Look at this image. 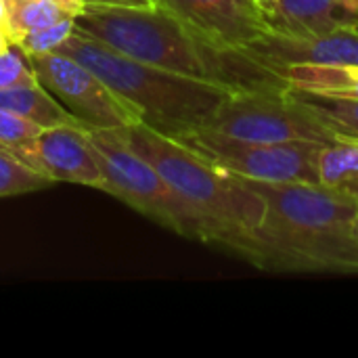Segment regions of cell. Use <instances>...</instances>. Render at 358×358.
Returning a JSON list of instances; mask_svg holds the SVG:
<instances>
[{
  "label": "cell",
  "instance_id": "cell-2",
  "mask_svg": "<svg viewBox=\"0 0 358 358\" xmlns=\"http://www.w3.org/2000/svg\"><path fill=\"white\" fill-rule=\"evenodd\" d=\"M245 182L266 206L245 262L271 273L358 275L357 197L319 182Z\"/></svg>",
  "mask_w": 358,
  "mask_h": 358
},
{
  "label": "cell",
  "instance_id": "cell-14",
  "mask_svg": "<svg viewBox=\"0 0 358 358\" xmlns=\"http://www.w3.org/2000/svg\"><path fill=\"white\" fill-rule=\"evenodd\" d=\"M279 73L298 92L358 99V65H287Z\"/></svg>",
  "mask_w": 358,
  "mask_h": 358
},
{
  "label": "cell",
  "instance_id": "cell-20",
  "mask_svg": "<svg viewBox=\"0 0 358 358\" xmlns=\"http://www.w3.org/2000/svg\"><path fill=\"white\" fill-rule=\"evenodd\" d=\"M42 130L44 126L31 120H25L13 111L0 109V147L10 151L13 155L29 147L40 136Z\"/></svg>",
  "mask_w": 358,
  "mask_h": 358
},
{
  "label": "cell",
  "instance_id": "cell-16",
  "mask_svg": "<svg viewBox=\"0 0 358 358\" xmlns=\"http://www.w3.org/2000/svg\"><path fill=\"white\" fill-rule=\"evenodd\" d=\"M319 185L358 199V143L336 141L319 153Z\"/></svg>",
  "mask_w": 358,
  "mask_h": 358
},
{
  "label": "cell",
  "instance_id": "cell-6",
  "mask_svg": "<svg viewBox=\"0 0 358 358\" xmlns=\"http://www.w3.org/2000/svg\"><path fill=\"white\" fill-rule=\"evenodd\" d=\"M201 130L237 141L336 143L319 115L292 88L231 92Z\"/></svg>",
  "mask_w": 358,
  "mask_h": 358
},
{
  "label": "cell",
  "instance_id": "cell-15",
  "mask_svg": "<svg viewBox=\"0 0 358 358\" xmlns=\"http://www.w3.org/2000/svg\"><path fill=\"white\" fill-rule=\"evenodd\" d=\"M86 10L84 0H21L8 2L6 31L10 42L31 29L48 27L61 21H78Z\"/></svg>",
  "mask_w": 358,
  "mask_h": 358
},
{
  "label": "cell",
  "instance_id": "cell-22",
  "mask_svg": "<svg viewBox=\"0 0 358 358\" xmlns=\"http://www.w3.org/2000/svg\"><path fill=\"white\" fill-rule=\"evenodd\" d=\"M86 6H145L153 0H84Z\"/></svg>",
  "mask_w": 358,
  "mask_h": 358
},
{
  "label": "cell",
  "instance_id": "cell-8",
  "mask_svg": "<svg viewBox=\"0 0 358 358\" xmlns=\"http://www.w3.org/2000/svg\"><path fill=\"white\" fill-rule=\"evenodd\" d=\"M38 80L84 128H124L141 115L90 67L63 52L27 57Z\"/></svg>",
  "mask_w": 358,
  "mask_h": 358
},
{
  "label": "cell",
  "instance_id": "cell-23",
  "mask_svg": "<svg viewBox=\"0 0 358 358\" xmlns=\"http://www.w3.org/2000/svg\"><path fill=\"white\" fill-rule=\"evenodd\" d=\"M336 4L346 17L358 21V0H336Z\"/></svg>",
  "mask_w": 358,
  "mask_h": 358
},
{
  "label": "cell",
  "instance_id": "cell-24",
  "mask_svg": "<svg viewBox=\"0 0 358 358\" xmlns=\"http://www.w3.org/2000/svg\"><path fill=\"white\" fill-rule=\"evenodd\" d=\"M254 2L266 15V19H271L277 13V6H279V0H254Z\"/></svg>",
  "mask_w": 358,
  "mask_h": 358
},
{
  "label": "cell",
  "instance_id": "cell-12",
  "mask_svg": "<svg viewBox=\"0 0 358 358\" xmlns=\"http://www.w3.org/2000/svg\"><path fill=\"white\" fill-rule=\"evenodd\" d=\"M336 0H279L277 13L268 19L275 31L296 38H313L329 34L357 21L338 15Z\"/></svg>",
  "mask_w": 358,
  "mask_h": 358
},
{
  "label": "cell",
  "instance_id": "cell-26",
  "mask_svg": "<svg viewBox=\"0 0 358 358\" xmlns=\"http://www.w3.org/2000/svg\"><path fill=\"white\" fill-rule=\"evenodd\" d=\"M13 42H10V36H8V31L4 29V27H0V50H4L6 46H10Z\"/></svg>",
  "mask_w": 358,
  "mask_h": 358
},
{
  "label": "cell",
  "instance_id": "cell-29",
  "mask_svg": "<svg viewBox=\"0 0 358 358\" xmlns=\"http://www.w3.org/2000/svg\"><path fill=\"white\" fill-rule=\"evenodd\" d=\"M357 25H358V21H357Z\"/></svg>",
  "mask_w": 358,
  "mask_h": 358
},
{
  "label": "cell",
  "instance_id": "cell-18",
  "mask_svg": "<svg viewBox=\"0 0 358 358\" xmlns=\"http://www.w3.org/2000/svg\"><path fill=\"white\" fill-rule=\"evenodd\" d=\"M50 185H55L50 178L42 176L25 162H21L17 155L0 147V197L25 195L42 191Z\"/></svg>",
  "mask_w": 358,
  "mask_h": 358
},
{
  "label": "cell",
  "instance_id": "cell-19",
  "mask_svg": "<svg viewBox=\"0 0 358 358\" xmlns=\"http://www.w3.org/2000/svg\"><path fill=\"white\" fill-rule=\"evenodd\" d=\"M73 29H76V21H61L48 27L31 29L19 36L15 40V46H19L25 57H40V55L57 52L61 44L71 36Z\"/></svg>",
  "mask_w": 358,
  "mask_h": 358
},
{
  "label": "cell",
  "instance_id": "cell-11",
  "mask_svg": "<svg viewBox=\"0 0 358 358\" xmlns=\"http://www.w3.org/2000/svg\"><path fill=\"white\" fill-rule=\"evenodd\" d=\"M245 50L277 73L287 65H358V25H344L313 38L285 36L273 29Z\"/></svg>",
  "mask_w": 358,
  "mask_h": 358
},
{
  "label": "cell",
  "instance_id": "cell-9",
  "mask_svg": "<svg viewBox=\"0 0 358 358\" xmlns=\"http://www.w3.org/2000/svg\"><path fill=\"white\" fill-rule=\"evenodd\" d=\"M29 168L52 182H73L105 193V176L88 130L80 124L50 126L19 153Z\"/></svg>",
  "mask_w": 358,
  "mask_h": 358
},
{
  "label": "cell",
  "instance_id": "cell-17",
  "mask_svg": "<svg viewBox=\"0 0 358 358\" xmlns=\"http://www.w3.org/2000/svg\"><path fill=\"white\" fill-rule=\"evenodd\" d=\"M298 94L319 115V120L336 136V141L358 143V99L310 94V92H298Z\"/></svg>",
  "mask_w": 358,
  "mask_h": 358
},
{
  "label": "cell",
  "instance_id": "cell-5",
  "mask_svg": "<svg viewBox=\"0 0 358 358\" xmlns=\"http://www.w3.org/2000/svg\"><path fill=\"white\" fill-rule=\"evenodd\" d=\"M86 130L99 155L105 176V193L117 197L138 214L180 237L208 243L199 218L187 208L155 166L130 145L126 126Z\"/></svg>",
  "mask_w": 358,
  "mask_h": 358
},
{
  "label": "cell",
  "instance_id": "cell-27",
  "mask_svg": "<svg viewBox=\"0 0 358 358\" xmlns=\"http://www.w3.org/2000/svg\"><path fill=\"white\" fill-rule=\"evenodd\" d=\"M8 2H21V0H8Z\"/></svg>",
  "mask_w": 358,
  "mask_h": 358
},
{
  "label": "cell",
  "instance_id": "cell-21",
  "mask_svg": "<svg viewBox=\"0 0 358 358\" xmlns=\"http://www.w3.org/2000/svg\"><path fill=\"white\" fill-rule=\"evenodd\" d=\"M36 71L23 50L15 44L0 50V90L36 80Z\"/></svg>",
  "mask_w": 358,
  "mask_h": 358
},
{
  "label": "cell",
  "instance_id": "cell-10",
  "mask_svg": "<svg viewBox=\"0 0 358 358\" xmlns=\"http://www.w3.org/2000/svg\"><path fill=\"white\" fill-rule=\"evenodd\" d=\"M210 38L235 48H248L273 31L254 0H153Z\"/></svg>",
  "mask_w": 358,
  "mask_h": 358
},
{
  "label": "cell",
  "instance_id": "cell-4",
  "mask_svg": "<svg viewBox=\"0 0 358 358\" xmlns=\"http://www.w3.org/2000/svg\"><path fill=\"white\" fill-rule=\"evenodd\" d=\"M57 52L90 67L117 96L136 109L143 124L178 141L201 130L231 94L214 84L136 61L80 29H73Z\"/></svg>",
  "mask_w": 358,
  "mask_h": 358
},
{
  "label": "cell",
  "instance_id": "cell-28",
  "mask_svg": "<svg viewBox=\"0 0 358 358\" xmlns=\"http://www.w3.org/2000/svg\"><path fill=\"white\" fill-rule=\"evenodd\" d=\"M357 235H358V222H357Z\"/></svg>",
  "mask_w": 358,
  "mask_h": 358
},
{
  "label": "cell",
  "instance_id": "cell-7",
  "mask_svg": "<svg viewBox=\"0 0 358 358\" xmlns=\"http://www.w3.org/2000/svg\"><path fill=\"white\" fill-rule=\"evenodd\" d=\"M224 170L262 182H319V153L327 143L315 141H237L208 130L180 138Z\"/></svg>",
  "mask_w": 358,
  "mask_h": 358
},
{
  "label": "cell",
  "instance_id": "cell-13",
  "mask_svg": "<svg viewBox=\"0 0 358 358\" xmlns=\"http://www.w3.org/2000/svg\"><path fill=\"white\" fill-rule=\"evenodd\" d=\"M0 109L13 111L44 128L61 126V124H80L65 109V105L55 94L48 92V88L38 78L19 86L0 90Z\"/></svg>",
  "mask_w": 358,
  "mask_h": 358
},
{
  "label": "cell",
  "instance_id": "cell-25",
  "mask_svg": "<svg viewBox=\"0 0 358 358\" xmlns=\"http://www.w3.org/2000/svg\"><path fill=\"white\" fill-rule=\"evenodd\" d=\"M8 25V0H0V27Z\"/></svg>",
  "mask_w": 358,
  "mask_h": 358
},
{
  "label": "cell",
  "instance_id": "cell-1",
  "mask_svg": "<svg viewBox=\"0 0 358 358\" xmlns=\"http://www.w3.org/2000/svg\"><path fill=\"white\" fill-rule=\"evenodd\" d=\"M76 29L147 65L187 76L227 92L289 88L287 80L243 48L229 46L199 31L170 8L86 6Z\"/></svg>",
  "mask_w": 358,
  "mask_h": 358
},
{
  "label": "cell",
  "instance_id": "cell-3",
  "mask_svg": "<svg viewBox=\"0 0 358 358\" xmlns=\"http://www.w3.org/2000/svg\"><path fill=\"white\" fill-rule=\"evenodd\" d=\"M130 145L149 159L206 229L208 243L243 260L264 218V199L245 178L224 170L187 143L143 122L126 126Z\"/></svg>",
  "mask_w": 358,
  "mask_h": 358
}]
</instances>
